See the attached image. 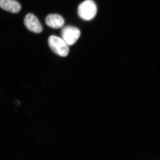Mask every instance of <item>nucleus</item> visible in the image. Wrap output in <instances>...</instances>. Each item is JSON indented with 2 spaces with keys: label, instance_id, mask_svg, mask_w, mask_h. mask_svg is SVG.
<instances>
[{
  "label": "nucleus",
  "instance_id": "f257e3e1",
  "mask_svg": "<svg viewBox=\"0 0 160 160\" xmlns=\"http://www.w3.org/2000/svg\"><path fill=\"white\" fill-rule=\"evenodd\" d=\"M97 7L92 0H86L81 3L78 8V13L81 18L89 21L95 17Z\"/></svg>",
  "mask_w": 160,
  "mask_h": 160
},
{
  "label": "nucleus",
  "instance_id": "f03ea898",
  "mask_svg": "<svg viewBox=\"0 0 160 160\" xmlns=\"http://www.w3.org/2000/svg\"><path fill=\"white\" fill-rule=\"evenodd\" d=\"M48 42L50 48L57 54L62 57L68 55L69 52V46L62 39L52 35L49 37Z\"/></svg>",
  "mask_w": 160,
  "mask_h": 160
},
{
  "label": "nucleus",
  "instance_id": "7ed1b4c3",
  "mask_svg": "<svg viewBox=\"0 0 160 160\" xmlns=\"http://www.w3.org/2000/svg\"><path fill=\"white\" fill-rule=\"evenodd\" d=\"M80 35L81 32L79 29L73 26H66L62 31V39L69 46L74 45L78 39Z\"/></svg>",
  "mask_w": 160,
  "mask_h": 160
},
{
  "label": "nucleus",
  "instance_id": "20e7f679",
  "mask_svg": "<svg viewBox=\"0 0 160 160\" xmlns=\"http://www.w3.org/2000/svg\"><path fill=\"white\" fill-rule=\"evenodd\" d=\"M24 24L30 31L35 33H40L43 30L42 26L37 18L32 13L26 16L24 20Z\"/></svg>",
  "mask_w": 160,
  "mask_h": 160
},
{
  "label": "nucleus",
  "instance_id": "39448f33",
  "mask_svg": "<svg viewBox=\"0 0 160 160\" xmlns=\"http://www.w3.org/2000/svg\"><path fill=\"white\" fill-rule=\"evenodd\" d=\"M46 22L48 26L54 29L62 28L65 24L62 17L57 14L49 15L46 18Z\"/></svg>",
  "mask_w": 160,
  "mask_h": 160
},
{
  "label": "nucleus",
  "instance_id": "423d86ee",
  "mask_svg": "<svg viewBox=\"0 0 160 160\" xmlns=\"http://www.w3.org/2000/svg\"><path fill=\"white\" fill-rule=\"evenodd\" d=\"M0 8L12 13H18L21 10V6L15 0H0Z\"/></svg>",
  "mask_w": 160,
  "mask_h": 160
}]
</instances>
